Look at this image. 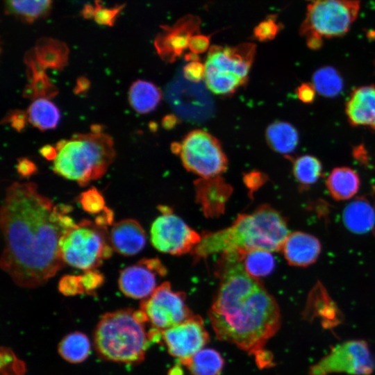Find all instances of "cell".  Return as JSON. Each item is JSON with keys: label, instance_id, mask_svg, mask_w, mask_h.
Wrapping results in <instances>:
<instances>
[{"label": "cell", "instance_id": "cell-7", "mask_svg": "<svg viewBox=\"0 0 375 375\" xmlns=\"http://www.w3.org/2000/svg\"><path fill=\"white\" fill-rule=\"evenodd\" d=\"M59 249L65 263L84 271L99 267L113 249L106 226L88 219L67 230L60 240Z\"/></svg>", "mask_w": 375, "mask_h": 375}, {"label": "cell", "instance_id": "cell-33", "mask_svg": "<svg viewBox=\"0 0 375 375\" xmlns=\"http://www.w3.org/2000/svg\"><path fill=\"white\" fill-rule=\"evenodd\" d=\"M78 201L83 209L90 214H99L106 208L103 197L95 188L82 192L78 196Z\"/></svg>", "mask_w": 375, "mask_h": 375}, {"label": "cell", "instance_id": "cell-28", "mask_svg": "<svg viewBox=\"0 0 375 375\" xmlns=\"http://www.w3.org/2000/svg\"><path fill=\"white\" fill-rule=\"evenodd\" d=\"M29 83L23 91V96L28 99H37L40 98L49 99L55 97L58 90L45 73L40 68L27 67Z\"/></svg>", "mask_w": 375, "mask_h": 375}, {"label": "cell", "instance_id": "cell-22", "mask_svg": "<svg viewBox=\"0 0 375 375\" xmlns=\"http://www.w3.org/2000/svg\"><path fill=\"white\" fill-rule=\"evenodd\" d=\"M360 181L358 174L347 167L334 168L326 180V187L336 200H347L358 191Z\"/></svg>", "mask_w": 375, "mask_h": 375}, {"label": "cell", "instance_id": "cell-39", "mask_svg": "<svg viewBox=\"0 0 375 375\" xmlns=\"http://www.w3.org/2000/svg\"><path fill=\"white\" fill-rule=\"evenodd\" d=\"M184 77L192 82H199L205 76V65L199 60L190 61L183 67Z\"/></svg>", "mask_w": 375, "mask_h": 375}, {"label": "cell", "instance_id": "cell-41", "mask_svg": "<svg viewBox=\"0 0 375 375\" xmlns=\"http://www.w3.org/2000/svg\"><path fill=\"white\" fill-rule=\"evenodd\" d=\"M316 93L317 92L312 83H301L296 90L298 99L304 103H312Z\"/></svg>", "mask_w": 375, "mask_h": 375}, {"label": "cell", "instance_id": "cell-15", "mask_svg": "<svg viewBox=\"0 0 375 375\" xmlns=\"http://www.w3.org/2000/svg\"><path fill=\"white\" fill-rule=\"evenodd\" d=\"M201 19L188 14L179 18L172 26L162 25V32L156 37L154 45L160 57L172 62L188 48L192 36L199 33Z\"/></svg>", "mask_w": 375, "mask_h": 375}, {"label": "cell", "instance_id": "cell-12", "mask_svg": "<svg viewBox=\"0 0 375 375\" xmlns=\"http://www.w3.org/2000/svg\"><path fill=\"white\" fill-rule=\"evenodd\" d=\"M374 362L368 347L362 341H349L335 348L311 370V375L344 372L351 374L372 373Z\"/></svg>", "mask_w": 375, "mask_h": 375}, {"label": "cell", "instance_id": "cell-48", "mask_svg": "<svg viewBox=\"0 0 375 375\" xmlns=\"http://www.w3.org/2000/svg\"><path fill=\"white\" fill-rule=\"evenodd\" d=\"M91 132L94 133H102V126L98 124L92 125L91 126Z\"/></svg>", "mask_w": 375, "mask_h": 375}, {"label": "cell", "instance_id": "cell-32", "mask_svg": "<svg viewBox=\"0 0 375 375\" xmlns=\"http://www.w3.org/2000/svg\"><path fill=\"white\" fill-rule=\"evenodd\" d=\"M292 171L295 179L301 185L308 186L319 180L322 174V165L317 158L303 155L294 160Z\"/></svg>", "mask_w": 375, "mask_h": 375}, {"label": "cell", "instance_id": "cell-4", "mask_svg": "<svg viewBox=\"0 0 375 375\" xmlns=\"http://www.w3.org/2000/svg\"><path fill=\"white\" fill-rule=\"evenodd\" d=\"M56 147L53 172L81 186L101 178L115 158L114 142L105 133H78Z\"/></svg>", "mask_w": 375, "mask_h": 375}, {"label": "cell", "instance_id": "cell-38", "mask_svg": "<svg viewBox=\"0 0 375 375\" xmlns=\"http://www.w3.org/2000/svg\"><path fill=\"white\" fill-rule=\"evenodd\" d=\"M28 121L27 112L21 110H10L1 123L9 124L17 131H22Z\"/></svg>", "mask_w": 375, "mask_h": 375}, {"label": "cell", "instance_id": "cell-18", "mask_svg": "<svg viewBox=\"0 0 375 375\" xmlns=\"http://www.w3.org/2000/svg\"><path fill=\"white\" fill-rule=\"evenodd\" d=\"M321 244L314 235L295 231L286 238L282 250L288 262L294 266L307 267L314 263L321 252Z\"/></svg>", "mask_w": 375, "mask_h": 375}, {"label": "cell", "instance_id": "cell-40", "mask_svg": "<svg viewBox=\"0 0 375 375\" xmlns=\"http://www.w3.org/2000/svg\"><path fill=\"white\" fill-rule=\"evenodd\" d=\"M210 46V36L195 34L189 40L188 48L190 52L199 54L206 51Z\"/></svg>", "mask_w": 375, "mask_h": 375}, {"label": "cell", "instance_id": "cell-6", "mask_svg": "<svg viewBox=\"0 0 375 375\" xmlns=\"http://www.w3.org/2000/svg\"><path fill=\"white\" fill-rule=\"evenodd\" d=\"M255 54L256 45L250 42L210 47L204 64L207 88L219 95L235 92L247 81Z\"/></svg>", "mask_w": 375, "mask_h": 375}, {"label": "cell", "instance_id": "cell-2", "mask_svg": "<svg viewBox=\"0 0 375 375\" xmlns=\"http://www.w3.org/2000/svg\"><path fill=\"white\" fill-rule=\"evenodd\" d=\"M218 275L219 287L208 313L216 336L256 356L264 352L281 324L276 301L247 272L238 253H223Z\"/></svg>", "mask_w": 375, "mask_h": 375}, {"label": "cell", "instance_id": "cell-5", "mask_svg": "<svg viewBox=\"0 0 375 375\" xmlns=\"http://www.w3.org/2000/svg\"><path fill=\"white\" fill-rule=\"evenodd\" d=\"M150 342L144 322L131 308L104 314L94 335V346L101 358L128 364L140 362Z\"/></svg>", "mask_w": 375, "mask_h": 375}, {"label": "cell", "instance_id": "cell-16", "mask_svg": "<svg viewBox=\"0 0 375 375\" xmlns=\"http://www.w3.org/2000/svg\"><path fill=\"white\" fill-rule=\"evenodd\" d=\"M345 112L351 125L375 131V85L354 89L345 105Z\"/></svg>", "mask_w": 375, "mask_h": 375}, {"label": "cell", "instance_id": "cell-21", "mask_svg": "<svg viewBox=\"0 0 375 375\" xmlns=\"http://www.w3.org/2000/svg\"><path fill=\"white\" fill-rule=\"evenodd\" d=\"M343 220L349 231L357 234H363L374 227L375 212L369 201L363 198H358L345 207Z\"/></svg>", "mask_w": 375, "mask_h": 375}, {"label": "cell", "instance_id": "cell-31", "mask_svg": "<svg viewBox=\"0 0 375 375\" xmlns=\"http://www.w3.org/2000/svg\"><path fill=\"white\" fill-rule=\"evenodd\" d=\"M240 254L245 270L253 278L269 275L274 269L275 260L269 251L253 250Z\"/></svg>", "mask_w": 375, "mask_h": 375}, {"label": "cell", "instance_id": "cell-8", "mask_svg": "<svg viewBox=\"0 0 375 375\" xmlns=\"http://www.w3.org/2000/svg\"><path fill=\"white\" fill-rule=\"evenodd\" d=\"M359 10L358 0H315L308 6L300 33L308 44H322L324 38L345 35Z\"/></svg>", "mask_w": 375, "mask_h": 375}, {"label": "cell", "instance_id": "cell-46", "mask_svg": "<svg viewBox=\"0 0 375 375\" xmlns=\"http://www.w3.org/2000/svg\"><path fill=\"white\" fill-rule=\"evenodd\" d=\"M178 122L177 117L174 115H165L162 119V125L165 129L174 128Z\"/></svg>", "mask_w": 375, "mask_h": 375}, {"label": "cell", "instance_id": "cell-23", "mask_svg": "<svg viewBox=\"0 0 375 375\" xmlns=\"http://www.w3.org/2000/svg\"><path fill=\"white\" fill-rule=\"evenodd\" d=\"M266 140L269 147L276 152L284 155L292 153L297 147L299 135L291 124L276 121L266 129Z\"/></svg>", "mask_w": 375, "mask_h": 375}, {"label": "cell", "instance_id": "cell-1", "mask_svg": "<svg viewBox=\"0 0 375 375\" xmlns=\"http://www.w3.org/2000/svg\"><path fill=\"white\" fill-rule=\"evenodd\" d=\"M71 210L54 205L34 183L15 182L6 189L1 208L4 246L0 265L16 285L42 286L63 267L59 242L75 224L67 215Z\"/></svg>", "mask_w": 375, "mask_h": 375}, {"label": "cell", "instance_id": "cell-30", "mask_svg": "<svg viewBox=\"0 0 375 375\" xmlns=\"http://www.w3.org/2000/svg\"><path fill=\"white\" fill-rule=\"evenodd\" d=\"M58 351L69 362H81L90 354V340L83 333H71L62 338L58 346Z\"/></svg>", "mask_w": 375, "mask_h": 375}, {"label": "cell", "instance_id": "cell-35", "mask_svg": "<svg viewBox=\"0 0 375 375\" xmlns=\"http://www.w3.org/2000/svg\"><path fill=\"white\" fill-rule=\"evenodd\" d=\"M279 31L280 25L276 22V16L270 15L255 27L253 37L261 42L272 40Z\"/></svg>", "mask_w": 375, "mask_h": 375}, {"label": "cell", "instance_id": "cell-10", "mask_svg": "<svg viewBox=\"0 0 375 375\" xmlns=\"http://www.w3.org/2000/svg\"><path fill=\"white\" fill-rule=\"evenodd\" d=\"M160 210L162 215L151 227L152 245L159 251L172 255L192 252L201 236L167 207L161 206Z\"/></svg>", "mask_w": 375, "mask_h": 375}, {"label": "cell", "instance_id": "cell-9", "mask_svg": "<svg viewBox=\"0 0 375 375\" xmlns=\"http://www.w3.org/2000/svg\"><path fill=\"white\" fill-rule=\"evenodd\" d=\"M180 157L184 167L203 178L219 176L227 158L218 140L206 131H190L183 139Z\"/></svg>", "mask_w": 375, "mask_h": 375}, {"label": "cell", "instance_id": "cell-26", "mask_svg": "<svg viewBox=\"0 0 375 375\" xmlns=\"http://www.w3.org/2000/svg\"><path fill=\"white\" fill-rule=\"evenodd\" d=\"M184 365L193 375H219L224 365L222 355L214 349H202Z\"/></svg>", "mask_w": 375, "mask_h": 375}, {"label": "cell", "instance_id": "cell-13", "mask_svg": "<svg viewBox=\"0 0 375 375\" xmlns=\"http://www.w3.org/2000/svg\"><path fill=\"white\" fill-rule=\"evenodd\" d=\"M162 340L168 352L185 365L209 341V335L199 316L192 315L183 322L162 331Z\"/></svg>", "mask_w": 375, "mask_h": 375}, {"label": "cell", "instance_id": "cell-37", "mask_svg": "<svg viewBox=\"0 0 375 375\" xmlns=\"http://www.w3.org/2000/svg\"><path fill=\"white\" fill-rule=\"evenodd\" d=\"M81 282L85 292H91L102 285L104 277L96 269H89L81 276Z\"/></svg>", "mask_w": 375, "mask_h": 375}, {"label": "cell", "instance_id": "cell-29", "mask_svg": "<svg viewBox=\"0 0 375 375\" xmlns=\"http://www.w3.org/2000/svg\"><path fill=\"white\" fill-rule=\"evenodd\" d=\"M51 2L52 0H5L8 12L26 22L46 15Z\"/></svg>", "mask_w": 375, "mask_h": 375}, {"label": "cell", "instance_id": "cell-43", "mask_svg": "<svg viewBox=\"0 0 375 375\" xmlns=\"http://www.w3.org/2000/svg\"><path fill=\"white\" fill-rule=\"evenodd\" d=\"M264 176L261 173L253 172L244 176V181L249 186H258L264 181Z\"/></svg>", "mask_w": 375, "mask_h": 375}, {"label": "cell", "instance_id": "cell-45", "mask_svg": "<svg viewBox=\"0 0 375 375\" xmlns=\"http://www.w3.org/2000/svg\"><path fill=\"white\" fill-rule=\"evenodd\" d=\"M90 85V83L88 78L83 76L79 77L76 81L74 92L78 94L83 93L89 89Z\"/></svg>", "mask_w": 375, "mask_h": 375}, {"label": "cell", "instance_id": "cell-20", "mask_svg": "<svg viewBox=\"0 0 375 375\" xmlns=\"http://www.w3.org/2000/svg\"><path fill=\"white\" fill-rule=\"evenodd\" d=\"M197 197L207 215L217 216L222 212L231 193V188L219 176L195 181Z\"/></svg>", "mask_w": 375, "mask_h": 375}, {"label": "cell", "instance_id": "cell-34", "mask_svg": "<svg viewBox=\"0 0 375 375\" xmlns=\"http://www.w3.org/2000/svg\"><path fill=\"white\" fill-rule=\"evenodd\" d=\"M101 0H95V6H92L91 18L101 25L112 26L124 6L106 8L100 3Z\"/></svg>", "mask_w": 375, "mask_h": 375}, {"label": "cell", "instance_id": "cell-11", "mask_svg": "<svg viewBox=\"0 0 375 375\" xmlns=\"http://www.w3.org/2000/svg\"><path fill=\"white\" fill-rule=\"evenodd\" d=\"M185 299L183 292L172 290L169 283L164 282L149 297L143 299L140 310L154 328L164 331L193 315Z\"/></svg>", "mask_w": 375, "mask_h": 375}, {"label": "cell", "instance_id": "cell-36", "mask_svg": "<svg viewBox=\"0 0 375 375\" xmlns=\"http://www.w3.org/2000/svg\"><path fill=\"white\" fill-rule=\"evenodd\" d=\"M59 291L65 296H74L85 292L81 276L65 275L58 283Z\"/></svg>", "mask_w": 375, "mask_h": 375}, {"label": "cell", "instance_id": "cell-24", "mask_svg": "<svg viewBox=\"0 0 375 375\" xmlns=\"http://www.w3.org/2000/svg\"><path fill=\"white\" fill-rule=\"evenodd\" d=\"M162 98L161 92L153 83L138 80L128 90V101L138 113L146 114L155 110Z\"/></svg>", "mask_w": 375, "mask_h": 375}, {"label": "cell", "instance_id": "cell-44", "mask_svg": "<svg viewBox=\"0 0 375 375\" xmlns=\"http://www.w3.org/2000/svg\"><path fill=\"white\" fill-rule=\"evenodd\" d=\"M40 153L48 160H54L57 156L58 151L56 147L50 144H46L42 147L40 150Z\"/></svg>", "mask_w": 375, "mask_h": 375}, {"label": "cell", "instance_id": "cell-25", "mask_svg": "<svg viewBox=\"0 0 375 375\" xmlns=\"http://www.w3.org/2000/svg\"><path fill=\"white\" fill-rule=\"evenodd\" d=\"M28 122L40 131H47L56 127L60 112L58 107L49 99H37L27 110Z\"/></svg>", "mask_w": 375, "mask_h": 375}, {"label": "cell", "instance_id": "cell-19", "mask_svg": "<svg viewBox=\"0 0 375 375\" xmlns=\"http://www.w3.org/2000/svg\"><path fill=\"white\" fill-rule=\"evenodd\" d=\"M69 49L60 40L42 38L24 56V61L31 62L44 70L47 68L62 69L68 62Z\"/></svg>", "mask_w": 375, "mask_h": 375}, {"label": "cell", "instance_id": "cell-27", "mask_svg": "<svg viewBox=\"0 0 375 375\" xmlns=\"http://www.w3.org/2000/svg\"><path fill=\"white\" fill-rule=\"evenodd\" d=\"M311 83L318 94L328 98L338 97L344 88L342 76L331 66L317 69L312 74Z\"/></svg>", "mask_w": 375, "mask_h": 375}, {"label": "cell", "instance_id": "cell-42", "mask_svg": "<svg viewBox=\"0 0 375 375\" xmlns=\"http://www.w3.org/2000/svg\"><path fill=\"white\" fill-rule=\"evenodd\" d=\"M35 164L31 160L22 158L18 160L17 165V171L22 177H29L37 172Z\"/></svg>", "mask_w": 375, "mask_h": 375}, {"label": "cell", "instance_id": "cell-14", "mask_svg": "<svg viewBox=\"0 0 375 375\" xmlns=\"http://www.w3.org/2000/svg\"><path fill=\"white\" fill-rule=\"evenodd\" d=\"M166 274L159 259L144 258L120 272L119 288L126 297L144 299L155 291L158 281Z\"/></svg>", "mask_w": 375, "mask_h": 375}, {"label": "cell", "instance_id": "cell-3", "mask_svg": "<svg viewBox=\"0 0 375 375\" xmlns=\"http://www.w3.org/2000/svg\"><path fill=\"white\" fill-rule=\"evenodd\" d=\"M289 234L283 217L265 205L251 213L240 215L226 228L204 233L192 253L199 259L217 253L277 251L282 249Z\"/></svg>", "mask_w": 375, "mask_h": 375}, {"label": "cell", "instance_id": "cell-17", "mask_svg": "<svg viewBox=\"0 0 375 375\" xmlns=\"http://www.w3.org/2000/svg\"><path fill=\"white\" fill-rule=\"evenodd\" d=\"M110 242L114 251L124 256H133L143 249L146 233L134 219H125L115 223L111 228Z\"/></svg>", "mask_w": 375, "mask_h": 375}, {"label": "cell", "instance_id": "cell-47", "mask_svg": "<svg viewBox=\"0 0 375 375\" xmlns=\"http://www.w3.org/2000/svg\"><path fill=\"white\" fill-rule=\"evenodd\" d=\"M168 375H183V370L180 365H176L169 369Z\"/></svg>", "mask_w": 375, "mask_h": 375}]
</instances>
